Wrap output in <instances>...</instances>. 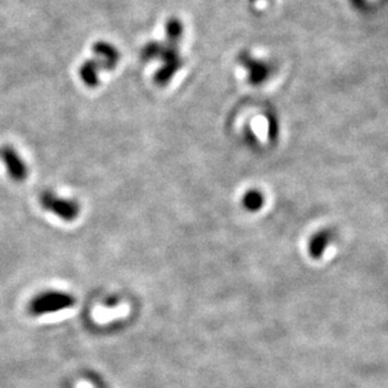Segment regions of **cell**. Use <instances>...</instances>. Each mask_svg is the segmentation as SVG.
<instances>
[{"label": "cell", "mask_w": 388, "mask_h": 388, "mask_svg": "<svg viewBox=\"0 0 388 388\" xmlns=\"http://www.w3.org/2000/svg\"><path fill=\"white\" fill-rule=\"evenodd\" d=\"M76 299L63 292H44L30 301V312L33 315H49L73 307Z\"/></svg>", "instance_id": "obj_4"}, {"label": "cell", "mask_w": 388, "mask_h": 388, "mask_svg": "<svg viewBox=\"0 0 388 388\" xmlns=\"http://www.w3.org/2000/svg\"><path fill=\"white\" fill-rule=\"evenodd\" d=\"M180 39L166 37L165 42H148L141 49V58L145 62L161 60L162 66L155 73L154 81L159 86H166L183 66L180 53Z\"/></svg>", "instance_id": "obj_1"}, {"label": "cell", "mask_w": 388, "mask_h": 388, "mask_svg": "<svg viewBox=\"0 0 388 388\" xmlns=\"http://www.w3.org/2000/svg\"><path fill=\"white\" fill-rule=\"evenodd\" d=\"M330 240H332V231L330 230H323L321 233H317L309 244L310 255L313 258L321 257L324 253V249L328 247Z\"/></svg>", "instance_id": "obj_7"}, {"label": "cell", "mask_w": 388, "mask_h": 388, "mask_svg": "<svg viewBox=\"0 0 388 388\" xmlns=\"http://www.w3.org/2000/svg\"><path fill=\"white\" fill-rule=\"evenodd\" d=\"M39 203L44 210L56 215L63 221H73L81 214V205L76 198L62 196L51 189L44 190L39 195Z\"/></svg>", "instance_id": "obj_3"}, {"label": "cell", "mask_w": 388, "mask_h": 388, "mask_svg": "<svg viewBox=\"0 0 388 388\" xmlns=\"http://www.w3.org/2000/svg\"><path fill=\"white\" fill-rule=\"evenodd\" d=\"M92 58L87 59L80 67V78L89 88L101 83V73L113 71L121 60V52L116 45L100 41L92 47Z\"/></svg>", "instance_id": "obj_2"}, {"label": "cell", "mask_w": 388, "mask_h": 388, "mask_svg": "<svg viewBox=\"0 0 388 388\" xmlns=\"http://www.w3.org/2000/svg\"><path fill=\"white\" fill-rule=\"evenodd\" d=\"M242 62L244 67L247 68L248 78H249L248 81L251 84H262L271 77V67L266 63L254 58H242Z\"/></svg>", "instance_id": "obj_6"}, {"label": "cell", "mask_w": 388, "mask_h": 388, "mask_svg": "<svg viewBox=\"0 0 388 388\" xmlns=\"http://www.w3.org/2000/svg\"><path fill=\"white\" fill-rule=\"evenodd\" d=\"M0 162L12 181L24 183L28 179L30 166L14 146L4 145L0 147Z\"/></svg>", "instance_id": "obj_5"}, {"label": "cell", "mask_w": 388, "mask_h": 388, "mask_svg": "<svg viewBox=\"0 0 388 388\" xmlns=\"http://www.w3.org/2000/svg\"><path fill=\"white\" fill-rule=\"evenodd\" d=\"M250 1H251V3H255V1H258V0H250Z\"/></svg>", "instance_id": "obj_9"}, {"label": "cell", "mask_w": 388, "mask_h": 388, "mask_svg": "<svg viewBox=\"0 0 388 388\" xmlns=\"http://www.w3.org/2000/svg\"><path fill=\"white\" fill-rule=\"evenodd\" d=\"M265 198H264L263 192H260L255 189L247 191L245 195L242 196V206L251 213H257L262 207H263Z\"/></svg>", "instance_id": "obj_8"}]
</instances>
